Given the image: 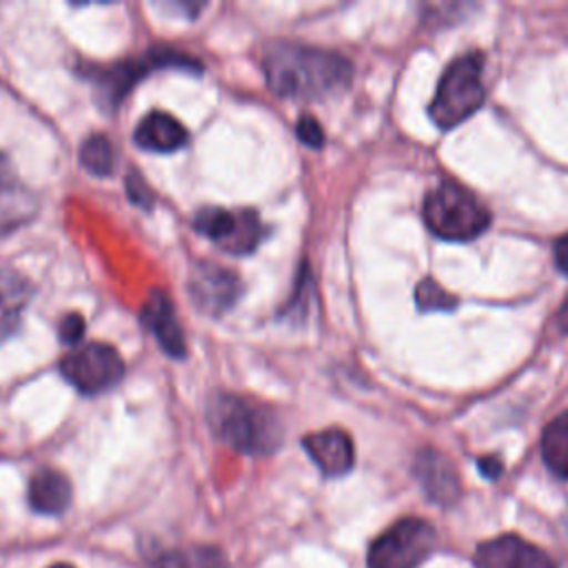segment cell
Returning a JSON list of instances; mask_svg holds the SVG:
<instances>
[{"mask_svg": "<svg viewBox=\"0 0 568 568\" xmlns=\"http://www.w3.org/2000/svg\"><path fill=\"white\" fill-rule=\"evenodd\" d=\"M557 326L561 333H568V295L564 297L559 311H557Z\"/></svg>", "mask_w": 568, "mask_h": 568, "instance_id": "obj_26", "label": "cell"}, {"mask_svg": "<svg viewBox=\"0 0 568 568\" xmlns=\"http://www.w3.org/2000/svg\"><path fill=\"white\" fill-rule=\"evenodd\" d=\"M295 133L297 138L306 144V146H313V149H320L324 144V131L320 126V122L313 118V115H302L295 124Z\"/></svg>", "mask_w": 568, "mask_h": 568, "instance_id": "obj_21", "label": "cell"}, {"mask_svg": "<svg viewBox=\"0 0 568 568\" xmlns=\"http://www.w3.org/2000/svg\"><path fill=\"white\" fill-rule=\"evenodd\" d=\"M51 568H71V566H64V564H55V566H51Z\"/></svg>", "mask_w": 568, "mask_h": 568, "instance_id": "obj_27", "label": "cell"}, {"mask_svg": "<svg viewBox=\"0 0 568 568\" xmlns=\"http://www.w3.org/2000/svg\"><path fill=\"white\" fill-rule=\"evenodd\" d=\"M142 324L149 328V333L155 337L160 348L171 355V357H184L186 344H184V333L178 322L175 308L171 297L153 288L142 306Z\"/></svg>", "mask_w": 568, "mask_h": 568, "instance_id": "obj_11", "label": "cell"}, {"mask_svg": "<svg viewBox=\"0 0 568 568\" xmlns=\"http://www.w3.org/2000/svg\"><path fill=\"white\" fill-rule=\"evenodd\" d=\"M415 302L419 311H453L457 306V297L450 295L446 288H442L433 277L419 280L415 286Z\"/></svg>", "mask_w": 568, "mask_h": 568, "instance_id": "obj_20", "label": "cell"}, {"mask_svg": "<svg viewBox=\"0 0 568 568\" xmlns=\"http://www.w3.org/2000/svg\"><path fill=\"white\" fill-rule=\"evenodd\" d=\"M158 568H229L224 555L211 546H189L166 552Z\"/></svg>", "mask_w": 568, "mask_h": 568, "instance_id": "obj_18", "label": "cell"}, {"mask_svg": "<svg viewBox=\"0 0 568 568\" xmlns=\"http://www.w3.org/2000/svg\"><path fill=\"white\" fill-rule=\"evenodd\" d=\"M541 457L550 473L568 479V413L557 415L541 435Z\"/></svg>", "mask_w": 568, "mask_h": 568, "instance_id": "obj_17", "label": "cell"}, {"mask_svg": "<svg viewBox=\"0 0 568 568\" xmlns=\"http://www.w3.org/2000/svg\"><path fill=\"white\" fill-rule=\"evenodd\" d=\"M475 564L477 568H557L552 557L519 535H499L484 541L477 546Z\"/></svg>", "mask_w": 568, "mask_h": 568, "instance_id": "obj_9", "label": "cell"}, {"mask_svg": "<svg viewBox=\"0 0 568 568\" xmlns=\"http://www.w3.org/2000/svg\"><path fill=\"white\" fill-rule=\"evenodd\" d=\"M135 142L138 146L155 153H173L182 149L189 140L186 129L182 122L164 111H151L144 115L135 129Z\"/></svg>", "mask_w": 568, "mask_h": 568, "instance_id": "obj_14", "label": "cell"}, {"mask_svg": "<svg viewBox=\"0 0 568 568\" xmlns=\"http://www.w3.org/2000/svg\"><path fill=\"white\" fill-rule=\"evenodd\" d=\"M481 67L484 58L479 51L459 55L446 67L428 106V115L439 129L462 124L484 104L486 91L481 82Z\"/></svg>", "mask_w": 568, "mask_h": 568, "instance_id": "obj_4", "label": "cell"}, {"mask_svg": "<svg viewBox=\"0 0 568 568\" xmlns=\"http://www.w3.org/2000/svg\"><path fill=\"white\" fill-rule=\"evenodd\" d=\"M206 419L217 439L246 455H268L282 444L277 415L240 395H213L206 406Z\"/></svg>", "mask_w": 568, "mask_h": 568, "instance_id": "obj_2", "label": "cell"}, {"mask_svg": "<svg viewBox=\"0 0 568 568\" xmlns=\"http://www.w3.org/2000/svg\"><path fill=\"white\" fill-rule=\"evenodd\" d=\"M80 164L93 173V175H109L113 171V162H115V153L111 146V140L104 133H93L89 135L78 151Z\"/></svg>", "mask_w": 568, "mask_h": 568, "instance_id": "obj_19", "label": "cell"}, {"mask_svg": "<svg viewBox=\"0 0 568 568\" xmlns=\"http://www.w3.org/2000/svg\"><path fill=\"white\" fill-rule=\"evenodd\" d=\"M60 373L78 393L98 395L122 379L124 362L113 346L89 342L60 362Z\"/></svg>", "mask_w": 568, "mask_h": 568, "instance_id": "obj_6", "label": "cell"}, {"mask_svg": "<svg viewBox=\"0 0 568 568\" xmlns=\"http://www.w3.org/2000/svg\"><path fill=\"white\" fill-rule=\"evenodd\" d=\"M27 495L36 513L58 515L71 501V484L62 473L53 468H42L31 477Z\"/></svg>", "mask_w": 568, "mask_h": 568, "instance_id": "obj_16", "label": "cell"}, {"mask_svg": "<svg viewBox=\"0 0 568 568\" xmlns=\"http://www.w3.org/2000/svg\"><path fill=\"white\" fill-rule=\"evenodd\" d=\"M555 264L564 275H568V235L559 237L555 244Z\"/></svg>", "mask_w": 568, "mask_h": 568, "instance_id": "obj_24", "label": "cell"}, {"mask_svg": "<svg viewBox=\"0 0 568 568\" xmlns=\"http://www.w3.org/2000/svg\"><path fill=\"white\" fill-rule=\"evenodd\" d=\"M477 466H479V470H481L488 479H495V477H499V473H501V464H499V459H495V457H484V459L477 462Z\"/></svg>", "mask_w": 568, "mask_h": 568, "instance_id": "obj_25", "label": "cell"}, {"mask_svg": "<svg viewBox=\"0 0 568 568\" xmlns=\"http://www.w3.org/2000/svg\"><path fill=\"white\" fill-rule=\"evenodd\" d=\"M36 211V202L20 184L9 158L0 153V235L24 224Z\"/></svg>", "mask_w": 568, "mask_h": 568, "instance_id": "obj_13", "label": "cell"}, {"mask_svg": "<svg viewBox=\"0 0 568 568\" xmlns=\"http://www.w3.org/2000/svg\"><path fill=\"white\" fill-rule=\"evenodd\" d=\"M262 69L273 93L295 100H317L344 91L353 75L344 55L300 42L273 44Z\"/></svg>", "mask_w": 568, "mask_h": 568, "instance_id": "obj_1", "label": "cell"}, {"mask_svg": "<svg viewBox=\"0 0 568 568\" xmlns=\"http://www.w3.org/2000/svg\"><path fill=\"white\" fill-rule=\"evenodd\" d=\"M422 213L426 226L448 242H468L490 224L488 209L466 186L453 180H444L428 191Z\"/></svg>", "mask_w": 568, "mask_h": 568, "instance_id": "obj_3", "label": "cell"}, {"mask_svg": "<svg viewBox=\"0 0 568 568\" xmlns=\"http://www.w3.org/2000/svg\"><path fill=\"white\" fill-rule=\"evenodd\" d=\"M415 477L428 499L439 506H450L459 499L462 486L455 466L437 448H419L415 455Z\"/></svg>", "mask_w": 568, "mask_h": 568, "instance_id": "obj_10", "label": "cell"}, {"mask_svg": "<svg viewBox=\"0 0 568 568\" xmlns=\"http://www.w3.org/2000/svg\"><path fill=\"white\" fill-rule=\"evenodd\" d=\"M437 546L435 528L422 517H404L368 548V568H417Z\"/></svg>", "mask_w": 568, "mask_h": 568, "instance_id": "obj_5", "label": "cell"}, {"mask_svg": "<svg viewBox=\"0 0 568 568\" xmlns=\"http://www.w3.org/2000/svg\"><path fill=\"white\" fill-rule=\"evenodd\" d=\"M304 450L326 477H342L355 464V448L351 437L339 428L311 433L302 439Z\"/></svg>", "mask_w": 568, "mask_h": 568, "instance_id": "obj_12", "label": "cell"}, {"mask_svg": "<svg viewBox=\"0 0 568 568\" xmlns=\"http://www.w3.org/2000/svg\"><path fill=\"white\" fill-rule=\"evenodd\" d=\"M29 297V282L11 268H0V342L20 328Z\"/></svg>", "mask_w": 568, "mask_h": 568, "instance_id": "obj_15", "label": "cell"}, {"mask_svg": "<svg viewBox=\"0 0 568 568\" xmlns=\"http://www.w3.org/2000/svg\"><path fill=\"white\" fill-rule=\"evenodd\" d=\"M126 193L135 206H140V209L153 206V193H151L149 184L142 180V175L135 171L126 175Z\"/></svg>", "mask_w": 568, "mask_h": 568, "instance_id": "obj_22", "label": "cell"}, {"mask_svg": "<svg viewBox=\"0 0 568 568\" xmlns=\"http://www.w3.org/2000/svg\"><path fill=\"white\" fill-rule=\"evenodd\" d=\"M58 335H60V342H64V344H69V346L80 344V339H82V335H84V320H82V315L69 313V315L60 322Z\"/></svg>", "mask_w": 568, "mask_h": 568, "instance_id": "obj_23", "label": "cell"}, {"mask_svg": "<svg viewBox=\"0 0 568 568\" xmlns=\"http://www.w3.org/2000/svg\"><path fill=\"white\" fill-rule=\"evenodd\" d=\"M189 297L193 304L209 315H222L240 297V280L233 271L215 264H197L186 282Z\"/></svg>", "mask_w": 568, "mask_h": 568, "instance_id": "obj_8", "label": "cell"}, {"mask_svg": "<svg viewBox=\"0 0 568 568\" xmlns=\"http://www.w3.org/2000/svg\"><path fill=\"white\" fill-rule=\"evenodd\" d=\"M193 224L197 233L233 255L251 253L262 240L260 217L251 209L229 211L220 206H206L195 213Z\"/></svg>", "mask_w": 568, "mask_h": 568, "instance_id": "obj_7", "label": "cell"}]
</instances>
